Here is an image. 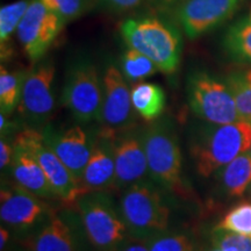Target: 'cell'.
<instances>
[{
    "label": "cell",
    "mask_w": 251,
    "mask_h": 251,
    "mask_svg": "<svg viewBox=\"0 0 251 251\" xmlns=\"http://www.w3.org/2000/svg\"><path fill=\"white\" fill-rule=\"evenodd\" d=\"M43 200L17 183L2 186L0 193L1 222L18 231L31 230L52 213Z\"/></svg>",
    "instance_id": "12"
},
{
    "label": "cell",
    "mask_w": 251,
    "mask_h": 251,
    "mask_svg": "<svg viewBox=\"0 0 251 251\" xmlns=\"http://www.w3.org/2000/svg\"><path fill=\"white\" fill-rule=\"evenodd\" d=\"M150 179L170 192L183 194L181 151L178 137L166 122H156L143 129Z\"/></svg>",
    "instance_id": "5"
},
{
    "label": "cell",
    "mask_w": 251,
    "mask_h": 251,
    "mask_svg": "<svg viewBox=\"0 0 251 251\" xmlns=\"http://www.w3.org/2000/svg\"><path fill=\"white\" fill-rule=\"evenodd\" d=\"M55 65L51 59L40 62L27 72L23 94L19 103L21 117L33 126H40L48 120L54 111Z\"/></svg>",
    "instance_id": "11"
},
{
    "label": "cell",
    "mask_w": 251,
    "mask_h": 251,
    "mask_svg": "<svg viewBox=\"0 0 251 251\" xmlns=\"http://www.w3.org/2000/svg\"><path fill=\"white\" fill-rule=\"evenodd\" d=\"M225 80L233 93L241 120L251 122V67L231 71Z\"/></svg>",
    "instance_id": "22"
},
{
    "label": "cell",
    "mask_w": 251,
    "mask_h": 251,
    "mask_svg": "<svg viewBox=\"0 0 251 251\" xmlns=\"http://www.w3.org/2000/svg\"><path fill=\"white\" fill-rule=\"evenodd\" d=\"M113 141L114 137L99 130L94 135L89 163L80 180L81 196L114 188L115 159Z\"/></svg>",
    "instance_id": "16"
},
{
    "label": "cell",
    "mask_w": 251,
    "mask_h": 251,
    "mask_svg": "<svg viewBox=\"0 0 251 251\" xmlns=\"http://www.w3.org/2000/svg\"><path fill=\"white\" fill-rule=\"evenodd\" d=\"M244 0H185L177 11L178 20L190 39L203 35L233 17Z\"/></svg>",
    "instance_id": "14"
},
{
    "label": "cell",
    "mask_w": 251,
    "mask_h": 251,
    "mask_svg": "<svg viewBox=\"0 0 251 251\" xmlns=\"http://www.w3.org/2000/svg\"><path fill=\"white\" fill-rule=\"evenodd\" d=\"M115 159V190H126L148 174L143 130L131 128L118 134L113 141Z\"/></svg>",
    "instance_id": "13"
},
{
    "label": "cell",
    "mask_w": 251,
    "mask_h": 251,
    "mask_svg": "<svg viewBox=\"0 0 251 251\" xmlns=\"http://www.w3.org/2000/svg\"><path fill=\"white\" fill-rule=\"evenodd\" d=\"M11 174L15 183L42 199L57 198L48 178L31 153L19 144L13 143Z\"/></svg>",
    "instance_id": "18"
},
{
    "label": "cell",
    "mask_w": 251,
    "mask_h": 251,
    "mask_svg": "<svg viewBox=\"0 0 251 251\" xmlns=\"http://www.w3.org/2000/svg\"><path fill=\"white\" fill-rule=\"evenodd\" d=\"M65 24L79 18L89 9L90 0H40Z\"/></svg>",
    "instance_id": "28"
},
{
    "label": "cell",
    "mask_w": 251,
    "mask_h": 251,
    "mask_svg": "<svg viewBox=\"0 0 251 251\" xmlns=\"http://www.w3.org/2000/svg\"><path fill=\"white\" fill-rule=\"evenodd\" d=\"M188 105L203 122L233 124L241 120L230 89L220 78L206 71H196L187 78Z\"/></svg>",
    "instance_id": "6"
},
{
    "label": "cell",
    "mask_w": 251,
    "mask_h": 251,
    "mask_svg": "<svg viewBox=\"0 0 251 251\" xmlns=\"http://www.w3.org/2000/svg\"><path fill=\"white\" fill-rule=\"evenodd\" d=\"M102 78L90 61L81 59L70 68L62 101L80 124L98 121L102 107Z\"/></svg>",
    "instance_id": "7"
},
{
    "label": "cell",
    "mask_w": 251,
    "mask_h": 251,
    "mask_svg": "<svg viewBox=\"0 0 251 251\" xmlns=\"http://www.w3.org/2000/svg\"><path fill=\"white\" fill-rule=\"evenodd\" d=\"M249 151H250V153H251V148H250V150H249Z\"/></svg>",
    "instance_id": "36"
},
{
    "label": "cell",
    "mask_w": 251,
    "mask_h": 251,
    "mask_svg": "<svg viewBox=\"0 0 251 251\" xmlns=\"http://www.w3.org/2000/svg\"><path fill=\"white\" fill-rule=\"evenodd\" d=\"M119 209L135 238L146 241L168 230L170 209L152 180L142 179L124 190Z\"/></svg>",
    "instance_id": "4"
},
{
    "label": "cell",
    "mask_w": 251,
    "mask_h": 251,
    "mask_svg": "<svg viewBox=\"0 0 251 251\" xmlns=\"http://www.w3.org/2000/svg\"><path fill=\"white\" fill-rule=\"evenodd\" d=\"M81 229L96 251H118L129 236L120 209L107 193L90 192L76 201Z\"/></svg>",
    "instance_id": "3"
},
{
    "label": "cell",
    "mask_w": 251,
    "mask_h": 251,
    "mask_svg": "<svg viewBox=\"0 0 251 251\" xmlns=\"http://www.w3.org/2000/svg\"><path fill=\"white\" fill-rule=\"evenodd\" d=\"M103 5L115 11H126V9L133 8L137 6L143 0H100Z\"/></svg>",
    "instance_id": "31"
},
{
    "label": "cell",
    "mask_w": 251,
    "mask_h": 251,
    "mask_svg": "<svg viewBox=\"0 0 251 251\" xmlns=\"http://www.w3.org/2000/svg\"><path fill=\"white\" fill-rule=\"evenodd\" d=\"M212 244L221 251H251V236L215 229Z\"/></svg>",
    "instance_id": "29"
},
{
    "label": "cell",
    "mask_w": 251,
    "mask_h": 251,
    "mask_svg": "<svg viewBox=\"0 0 251 251\" xmlns=\"http://www.w3.org/2000/svg\"><path fill=\"white\" fill-rule=\"evenodd\" d=\"M74 216L71 213H51L42 227L25 241L24 247L27 251H77L76 226L79 215L77 220Z\"/></svg>",
    "instance_id": "17"
},
{
    "label": "cell",
    "mask_w": 251,
    "mask_h": 251,
    "mask_svg": "<svg viewBox=\"0 0 251 251\" xmlns=\"http://www.w3.org/2000/svg\"><path fill=\"white\" fill-rule=\"evenodd\" d=\"M65 23L40 0H30L17 29V36L31 63L42 59Z\"/></svg>",
    "instance_id": "10"
},
{
    "label": "cell",
    "mask_w": 251,
    "mask_h": 251,
    "mask_svg": "<svg viewBox=\"0 0 251 251\" xmlns=\"http://www.w3.org/2000/svg\"><path fill=\"white\" fill-rule=\"evenodd\" d=\"M29 0H19L13 4L2 6L0 9V43H1V57H7L8 42L12 34L17 31L21 19L26 13Z\"/></svg>",
    "instance_id": "24"
},
{
    "label": "cell",
    "mask_w": 251,
    "mask_h": 251,
    "mask_svg": "<svg viewBox=\"0 0 251 251\" xmlns=\"http://www.w3.org/2000/svg\"><path fill=\"white\" fill-rule=\"evenodd\" d=\"M131 102L143 120L155 121L164 112L165 93L157 84L140 81L131 87Z\"/></svg>",
    "instance_id": "20"
},
{
    "label": "cell",
    "mask_w": 251,
    "mask_h": 251,
    "mask_svg": "<svg viewBox=\"0 0 251 251\" xmlns=\"http://www.w3.org/2000/svg\"><path fill=\"white\" fill-rule=\"evenodd\" d=\"M13 143L21 146L35 157L63 205L67 207L76 205L77 199L81 196L79 184L64 163L47 146L42 131L33 127L25 128L17 134Z\"/></svg>",
    "instance_id": "8"
},
{
    "label": "cell",
    "mask_w": 251,
    "mask_h": 251,
    "mask_svg": "<svg viewBox=\"0 0 251 251\" xmlns=\"http://www.w3.org/2000/svg\"><path fill=\"white\" fill-rule=\"evenodd\" d=\"M118 251H149V249L146 241L135 238L129 235Z\"/></svg>",
    "instance_id": "30"
},
{
    "label": "cell",
    "mask_w": 251,
    "mask_h": 251,
    "mask_svg": "<svg viewBox=\"0 0 251 251\" xmlns=\"http://www.w3.org/2000/svg\"><path fill=\"white\" fill-rule=\"evenodd\" d=\"M250 21H251V13H250Z\"/></svg>",
    "instance_id": "35"
},
{
    "label": "cell",
    "mask_w": 251,
    "mask_h": 251,
    "mask_svg": "<svg viewBox=\"0 0 251 251\" xmlns=\"http://www.w3.org/2000/svg\"><path fill=\"white\" fill-rule=\"evenodd\" d=\"M9 240V231L7 227H4V225L0 228V250L4 251L6 246H7Z\"/></svg>",
    "instance_id": "33"
},
{
    "label": "cell",
    "mask_w": 251,
    "mask_h": 251,
    "mask_svg": "<svg viewBox=\"0 0 251 251\" xmlns=\"http://www.w3.org/2000/svg\"><path fill=\"white\" fill-rule=\"evenodd\" d=\"M102 107L99 118V131L115 137L118 134L135 128V113L131 90L126 83L122 71L108 63L102 74Z\"/></svg>",
    "instance_id": "9"
},
{
    "label": "cell",
    "mask_w": 251,
    "mask_h": 251,
    "mask_svg": "<svg viewBox=\"0 0 251 251\" xmlns=\"http://www.w3.org/2000/svg\"><path fill=\"white\" fill-rule=\"evenodd\" d=\"M42 134L47 146L64 163L80 186L92 150V141L90 142L86 131L80 126L63 130H56L51 126H47Z\"/></svg>",
    "instance_id": "15"
},
{
    "label": "cell",
    "mask_w": 251,
    "mask_h": 251,
    "mask_svg": "<svg viewBox=\"0 0 251 251\" xmlns=\"http://www.w3.org/2000/svg\"><path fill=\"white\" fill-rule=\"evenodd\" d=\"M224 48L233 61L251 67V21L242 18L228 28Z\"/></svg>",
    "instance_id": "21"
},
{
    "label": "cell",
    "mask_w": 251,
    "mask_h": 251,
    "mask_svg": "<svg viewBox=\"0 0 251 251\" xmlns=\"http://www.w3.org/2000/svg\"><path fill=\"white\" fill-rule=\"evenodd\" d=\"M251 148V122L214 125L205 122L194 130L190 155L198 175L208 178Z\"/></svg>",
    "instance_id": "1"
},
{
    "label": "cell",
    "mask_w": 251,
    "mask_h": 251,
    "mask_svg": "<svg viewBox=\"0 0 251 251\" xmlns=\"http://www.w3.org/2000/svg\"><path fill=\"white\" fill-rule=\"evenodd\" d=\"M122 39L131 49L146 55L164 74H174L181 57V35L171 24L153 17L126 20L120 28Z\"/></svg>",
    "instance_id": "2"
},
{
    "label": "cell",
    "mask_w": 251,
    "mask_h": 251,
    "mask_svg": "<svg viewBox=\"0 0 251 251\" xmlns=\"http://www.w3.org/2000/svg\"><path fill=\"white\" fill-rule=\"evenodd\" d=\"M249 197H250V200H251V186L249 188Z\"/></svg>",
    "instance_id": "34"
},
{
    "label": "cell",
    "mask_w": 251,
    "mask_h": 251,
    "mask_svg": "<svg viewBox=\"0 0 251 251\" xmlns=\"http://www.w3.org/2000/svg\"><path fill=\"white\" fill-rule=\"evenodd\" d=\"M121 69L125 78L131 83L146 79L158 71L151 59L129 47L122 55Z\"/></svg>",
    "instance_id": "25"
},
{
    "label": "cell",
    "mask_w": 251,
    "mask_h": 251,
    "mask_svg": "<svg viewBox=\"0 0 251 251\" xmlns=\"http://www.w3.org/2000/svg\"><path fill=\"white\" fill-rule=\"evenodd\" d=\"M26 72H11L1 65L0 69V108L1 113L9 115L18 107L23 94Z\"/></svg>",
    "instance_id": "23"
},
{
    "label": "cell",
    "mask_w": 251,
    "mask_h": 251,
    "mask_svg": "<svg viewBox=\"0 0 251 251\" xmlns=\"http://www.w3.org/2000/svg\"><path fill=\"white\" fill-rule=\"evenodd\" d=\"M12 157H13V146H9L7 141L1 139L0 142V168L1 170L11 165Z\"/></svg>",
    "instance_id": "32"
},
{
    "label": "cell",
    "mask_w": 251,
    "mask_h": 251,
    "mask_svg": "<svg viewBox=\"0 0 251 251\" xmlns=\"http://www.w3.org/2000/svg\"><path fill=\"white\" fill-rule=\"evenodd\" d=\"M215 229L251 236V202L237 203L224 215Z\"/></svg>",
    "instance_id": "26"
},
{
    "label": "cell",
    "mask_w": 251,
    "mask_h": 251,
    "mask_svg": "<svg viewBox=\"0 0 251 251\" xmlns=\"http://www.w3.org/2000/svg\"><path fill=\"white\" fill-rule=\"evenodd\" d=\"M149 251H190L193 243L184 234L162 233L146 240Z\"/></svg>",
    "instance_id": "27"
},
{
    "label": "cell",
    "mask_w": 251,
    "mask_h": 251,
    "mask_svg": "<svg viewBox=\"0 0 251 251\" xmlns=\"http://www.w3.org/2000/svg\"><path fill=\"white\" fill-rule=\"evenodd\" d=\"M220 193L228 199H240L251 186V153L246 151L214 174Z\"/></svg>",
    "instance_id": "19"
},
{
    "label": "cell",
    "mask_w": 251,
    "mask_h": 251,
    "mask_svg": "<svg viewBox=\"0 0 251 251\" xmlns=\"http://www.w3.org/2000/svg\"><path fill=\"white\" fill-rule=\"evenodd\" d=\"M190 251H194V249L193 250H190Z\"/></svg>",
    "instance_id": "37"
}]
</instances>
